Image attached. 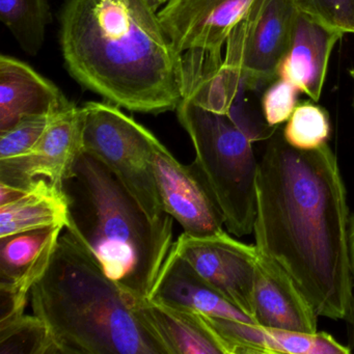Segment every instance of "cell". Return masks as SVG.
Wrapping results in <instances>:
<instances>
[{"label":"cell","instance_id":"19","mask_svg":"<svg viewBox=\"0 0 354 354\" xmlns=\"http://www.w3.org/2000/svg\"><path fill=\"white\" fill-rule=\"evenodd\" d=\"M70 198L65 188L39 178L17 198L0 205V238L46 227H67Z\"/></svg>","mask_w":354,"mask_h":354},{"label":"cell","instance_id":"10","mask_svg":"<svg viewBox=\"0 0 354 354\" xmlns=\"http://www.w3.org/2000/svg\"><path fill=\"white\" fill-rule=\"evenodd\" d=\"M84 109L72 104L53 117L36 146L28 152L0 160V182L28 189L39 178L65 188L84 151Z\"/></svg>","mask_w":354,"mask_h":354},{"label":"cell","instance_id":"23","mask_svg":"<svg viewBox=\"0 0 354 354\" xmlns=\"http://www.w3.org/2000/svg\"><path fill=\"white\" fill-rule=\"evenodd\" d=\"M298 11L326 28L354 35V0H292Z\"/></svg>","mask_w":354,"mask_h":354},{"label":"cell","instance_id":"25","mask_svg":"<svg viewBox=\"0 0 354 354\" xmlns=\"http://www.w3.org/2000/svg\"><path fill=\"white\" fill-rule=\"evenodd\" d=\"M299 90L288 80L277 78L270 84L262 97V115L271 127L287 122L298 104Z\"/></svg>","mask_w":354,"mask_h":354},{"label":"cell","instance_id":"7","mask_svg":"<svg viewBox=\"0 0 354 354\" xmlns=\"http://www.w3.org/2000/svg\"><path fill=\"white\" fill-rule=\"evenodd\" d=\"M259 0H169L157 12L188 80L194 84L223 65V49L238 22Z\"/></svg>","mask_w":354,"mask_h":354},{"label":"cell","instance_id":"27","mask_svg":"<svg viewBox=\"0 0 354 354\" xmlns=\"http://www.w3.org/2000/svg\"><path fill=\"white\" fill-rule=\"evenodd\" d=\"M146 1L155 12H158L159 8L162 7L163 5H167L169 0H146Z\"/></svg>","mask_w":354,"mask_h":354},{"label":"cell","instance_id":"2","mask_svg":"<svg viewBox=\"0 0 354 354\" xmlns=\"http://www.w3.org/2000/svg\"><path fill=\"white\" fill-rule=\"evenodd\" d=\"M59 26L66 69L80 86L134 113L178 109L183 57L146 0H67Z\"/></svg>","mask_w":354,"mask_h":354},{"label":"cell","instance_id":"21","mask_svg":"<svg viewBox=\"0 0 354 354\" xmlns=\"http://www.w3.org/2000/svg\"><path fill=\"white\" fill-rule=\"evenodd\" d=\"M281 134L286 142L297 150L321 148L330 136L328 113L310 101L298 103Z\"/></svg>","mask_w":354,"mask_h":354},{"label":"cell","instance_id":"5","mask_svg":"<svg viewBox=\"0 0 354 354\" xmlns=\"http://www.w3.org/2000/svg\"><path fill=\"white\" fill-rule=\"evenodd\" d=\"M176 111L192 138L194 165L223 213L225 230L236 237L254 233L259 169L254 142L227 115L206 109L190 95Z\"/></svg>","mask_w":354,"mask_h":354},{"label":"cell","instance_id":"13","mask_svg":"<svg viewBox=\"0 0 354 354\" xmlns=\"http://www.w3.org/2000/svg\"><path fill=\"white\" fill-rule=\"evenodd\" d=\"M318 317L293 277L272 259L258 252L254 277L257 324L315 333L318 331Z\"/></svg>","mask_w":354,"mask_h":354},{"label":"cell","instance_id":"22","mask_svg":"<svg viewBox=\"0 0 354 354\" xmlns=\"http://www.w3.org/2000/svg\"><path fill=\"white\" fill-rule=\"evenodd\" d=\"M0 354H57L48 329L36 315L0 325Z\"/></svg>","mask_w":354,"mask_h":354},{"label":"cell","instance_id":"28","mask_svg":"<svg viewBox=\"0 0 354 354\" xmlns=\"http://www.w3.org/2000/svg\"><path fill=\"white\" fill-rule=\"evenodd\" d=\"M351 75H352V77H353V80H354V70H352ZM353 109H354V97H353Z\"/></svg>","mask_w":354,"mask_h":354},{"label":"cell","instance_id":"24","mask_svg":"<svg viewBox=\"0 0 354 354\" xmlns=\"http://www.w3.org/2000/svg\"><path fill=\"white\" fill-rule=\"evenodd\" d=\"M55 115L28 118L0 131V160L20 156L34 148Z\"/></svg>","mask_w":354,"mask_h":354},{"label":"cell","instance_id":"20","mask_svg":"<svg viewBox=\"0 0 354 354\" xmlns=\"http://www.w3.org/2000/svg\"><path fill=\"white\" fill-rule=\"evenodd\" d=\"M0 20L26 55H38L51 21L48 0H0Z\"/></svg>","mask_w":354,"mask_h":354},{"label":"cell","instance_id":"15","mask_svg":"<svg viewBox=\"0 0 354 354\" xmlns=\"http://www.w3.org/2000/svg\"><path fill=\"white\" fill-rule=\"evenodd\" d=\"M133 306L167 354H234L229 342L200 313L150 298Z\"/></svg>","mask_w":354,"mask_h":354},{"label":"cell","instance_id":"11","mask_svg":"<svg viewBox=\"0 0 354 354\" xmlns=\"http://www.w3.org/2000/svg\"><path fill=\"white\" fill-rule=\"evenodd\" d=\"M151 163L163 210L194 236L223 231L225 219L194 162L184 165L153 136Z\"/></svg>","mask_w":354,"mask_h":354},{"label":"cell","instance_id":"6","mask_svg":"<svg viewBox=\"0 0 354 354\" xmlns=\"http://www.w3.org/2000/svg\"><path fill=\"white\" fill-rule=\"evenodd\" d=\"M84 151L102 161L152 219L163 210L151 163L154 134L113 103L84 105Z\"/></svg>","mask_w":354,"mask_h":354},{"label":"cell","instance_id":"18","mask_svg":"<svg viewBox=\"0 0 354 354\" xmlns=\"http://www.w3.org/2000/svg\"><path fill=\"white\" fill-rule=\"evenodd\" d=\"M148 298L215 318L257 324L252 317L213 289L173 246Z\"/></svg>","mask_w":354,"mask_h":354},{"label":"cell","instance_id":"26","mask_svg":"<svg viewBox=\"0 0 354 354\" xmlns=\"http://www.w3.org/2000/svg\"><path fill=\"white\" fill-rule=\"evenodd\" d=\"M349 250H350V266H351L352 277V304L350 316L348 318L350 326V339L351 345L354 348V216L350 219L349 229Z\"/></svg>","mask_w":354,"mask_h":354},{"label":"cell","instance_id":"8","mask_svg":"<svg viewBox=\"0 0 354 354\" xmlns=\"http://www.w3.org/2000/svg\"><path fill=\"white\" fill-rule=\"evenodd\" d=\"M298 10L292 0H259L233 28L223 67L243 78L252 92L279 78Z\"/></svg>","mask_w":354,"mask_h":354},{"label":"cell","instance_id":"9","mask_svg":"<svg viewBox=\"0 0 354 354\" xmlns=\"http://www.w3.org/2000/svg\"><path fill=\"white\" fill-rule=\"evenodd\" d=\"M173 248L213 289L256 321V245L235 239L223 230L209 236L183 232Z\"/></svg>","mask_w":354,"mask_h":354},{"label":"cell","instance_id":"3","mask_svg":"<svg viewBox=\"0 0 354 354\" xmlns=\"http://www.w3.org/2000/svg\"><path fill=\"white\" fill-rule=\"evenodd\" d=\"M30 302L57 354H167L133 300L67 230L32 286Z\"/></svg>","mask_w":354,"mask_h":354},{"label":"cell","instance_id":"4","mask_svg":"<svg viewBox=\"0 0 354 354\" xmlns=\"http://www.w3.org/2000/svg\"><path fill=\"white\" fill-rule=\"evenodd\" d=\"M65 190L70 198L66 230L130 299L148 298L175 242V219L169 213L151 218L113 171L86 151Z\"/></svg>","mask_w":354,"mask_h":354},{"label":"cell","instance_id":"12","mask_svg":"<svg viewBox=\"0 0 354 354\" xmlns=\"http://www.w3.org/2000/svg\"><path fill=\"white\" fill-rule=\"evenodd\" d=\"M65 227L0 238V325L26 314L32 286L46 270Z\"/></svg>","mask_w":354,"mask_h":354},{"label":"cell","instance_id":"16","mask_svg":"<svg viewBox=\"0 0 354 354\" xmlns=\"http://www.w3.org/2000/svg\"><path fill=\"white\" fill-rule=\"evenodd\" d=\"M343 37L342 32L326 28L298 11L279 77L293 84L314 102L320 100L331 53Z\"/></svg>","mask_w":354,"mask_h":354},{"label":"cell","instance_id":"17","mask_svg":"<svg viewBox=\"0 0 354 354\" xmlns=\"http://www.w3.org/2000/svg\"><path fill=\"white\" fill-rule=\"evenodd\" d=\"M204 316L229 342L234 354H349L352 351L326 331L298 333Z\"/></svg>","mask_w":354,"mask_h":354},{"label":"cell","instance_id":"1","mask_svg":"<svg viewBox=\"0 0 354 354\" xmlns=\"http://www.w3.org/2000/svg\"><path fill=\"white\" fill-rule=\"evenodd\" d=\"M257 250L281 265L317 314L348 320L352 304L347 192L328 145L301 151L268 140L256 180Z\"/></svg>","mask_w":354,"mask_h":354},{"label":"cell","instance_id":"14","mask_svg":"<svg viewBox=\"0 0 354 354\" xmlns=\"http://www.w3.org/2000/svg\"><path fill=\"white\" fill-rule=\"evenodd\" d=\"M73 103L64 93L28 64L0 57V131L28 118L50 115L69 109Z\"/></svg>","mask_w":354,"mask_h":354}]
</instances>
